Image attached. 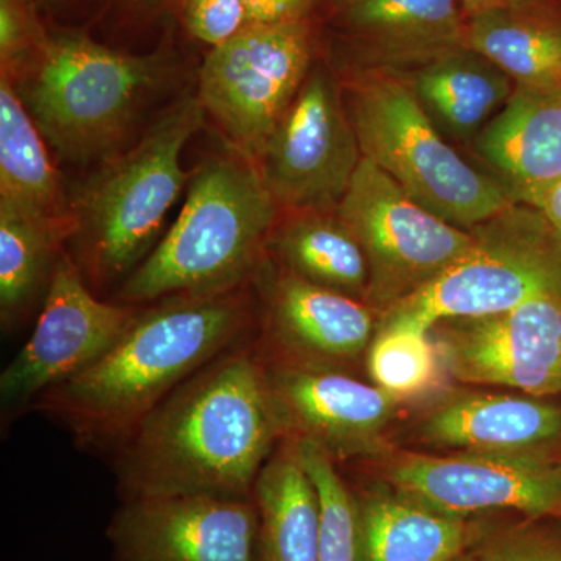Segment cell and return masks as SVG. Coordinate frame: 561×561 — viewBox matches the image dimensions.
<instances>
[{
  "label": "cell",
  "instance_id": "15",
  "mask_svg": "<svg viewBox=\"0 0 561 561\" xmlns=\"http://www.w3.org/2000/svg\"><path fill=\"white\" fill-rule=\"evenodd\" d=\"M253 500L147 497L121 502L106 537L114 561H253Z\"/></svg>",
  "mask_w": 561,
  "mask_h": 561
},
{
  "label": "cell",
  "instance_id": "23",
  "mask_svg": "<svg viewBox=\"0 0 561 561\" xmlns=\"http://www.w3.org/2000/svg\"><path fill=\"white\" fill-rule=\"evenodd\" d=\"M465 47L496 65L516 87L561 88V13L553 0L467 18Z\"/></svg>",
  "mask_w": 561,
  "mask_h": 561
},
{
  "label": "cell",
  "instance_id": "30",
  "mask_svg": "<svg viewBox=\"0 0 561 561\" xmlns=\"http://www.w3.org/2000/svg\"><path fill=\"white\" fill-rule=\"evenodd\" d=\"M49 27L36 0H0V76L16 80L39 54Z\"/></svg>",
  "mask_w": 561,
  "mask_h": 561
},
{
  "label": "cell",
  "instance_id": "34",
  "mask_svg": "<svg viewBox=\"0 0 561 561\" xmlns=\"http://www.w3.org/2000/svg\"><path fill=\"white\" fill-rule=\"evenodd\" d=\"M41 11L55 16H76L84 11L94 10L102 0H36Z\"/></svg>",
  "mask_w": 561,
  "mask_h": 561
},
{
  "label": "cell",
  "instance_id": "33",
  "mask_svg": "<svg viewBox=\"0 0 561 561\" xmlns=\"http://www.w3.org/2000/svg\"><path fill=\"white\" fill-rule=\"evenodd\" d=\"M526 205L540 210L553 227L561 232V180L527 198Z\"/></svg>",
  "mask_w": 561,
  "mask_h": 561
},
{
  "label": "cell",
  "instance_id": "18",
  "mask_svg": "<svg viewBox=\"0 0 561 561\" xmlns=\"http://www.w3.org/2000/svg\"><path fill=\"white\" fill-rule=\"evenodd\" d=\"M356 561H454L489 524L437 511L391 486L356 493Z\"/></svg>",
  "mask_w": 561,
  "mask_h": 561
},
{
  "label": "cell",
  "instance_id": "6",
  "mask_svg": "<svg viewBox=\"0 0 561 561\" xmlns=\"http://www.w3.org/2000/svg\"><path fill=\"white\" fill-rule=\"evenodd\" d=\"M346 98L362 157L435 216L470 231L516 203L493 173L461 157L393 70L357 73Z\"/></svg>",
  "mask_w": 561,
  "mask_h": 561
},
{
  "label": "cell",
  "instance_id": "5",
  "mask_svg": "<svg viewBox=\"0 0 561 561\" xmlns=\"http://www.w3.org/2000/svg\"><path fill=\"white\" fill-rule=\"evenodd\" d=\"M205 114L201 99H180L138 142L103 161L72 198L77 231L69 254L98 297L119 289L157 247L169 210L191 181L181 153L202 130Z\"/></svg>",
  "mask_w": 561,
  "mask_h": 561
},
{
  "label": "cell",
  "instance_id": "2",
  "mask_svg": "<svg viewBox=\"0 0 561 561\" xmlns=\"http://www.w3.org/2000/svg\"><path fill=\"white\" fill-rule=\"evenodd\" d=\"M253 289L249 283L140 306L101 359L44 391L25 412L57 421L81 449L113 453L181 383L256 335Z\"/></svg>",
  "mask_w": 561,
  "mask_h": 561
},
{
  "label": "cell",
  "instance_id": "32",
  "mask_svg": "<svg viewBox=\"0 0 561 561\" xmlns=\"http://www.w3.org/2000/svg\"><path fill=\"white\" fill-rule=\"evenodd\" d=\"M250 24L308 21L316 0H243Z\"/></svg>",
  "mask_w": 561,
  "mask_h": 561
},
{
  "label": "cell",
  "instance_id": "35",
  "mask_svg": "<svg viewBox=\"0 0 561 561\" xmlns=\"http://www.w3.org/2000/svg\"><path fill=\"white\" fill-rule=\"evenodd\" d=\"M531 2V0H460L461 10L465 16L485 13V11L504 9V7L519 5V3Z\"/></svg>",
  "mask_w": 561,
  "mask_h": 561
},
{
  "label": "cell",
  "instance_id": "37",
  "mask_svg": "<svg viewBox=\"0 0 561 561\" xmlns=\"http://www.w3.org/2000/svg\"><path fill=\"white\" fill-rule=\"evenodd\" d=\"M353 0H328V3L332 7V9L341 11L343 7L348 5Z\"/></svg>",
  "mask_w": 561,
  "mask_h": 561
},
{
  "label": "cell",
  "instance_id": "12",
  "mask_svg": "<svg viewBox=\"0 0 561 561\" xmlns=\"http://www.w3.org/2000/svg\"><path fill=\"white\" fill-rule=\"evenodd\" d=\"M430 332L457 381L561 394V290L496 316L440 321Z\"/></svg>",
  "mask_w": 561,
  "mask_h": 561
},
{
  "label": "cell",
  "instance_id": "11",
  "mask_svg": "<svg viewBox=\"0 0 561 561\" xmlns=\"http://www.w3.org/2000/svg\"><path fill=\"white\" fill-rule=\"evenodd\" d=\"M139 309L98 297L69 251H62L32 337L0 376L3 412H25L44 391L87 370L117 342Z\"/></svg>",
  "mask_w": 561,
  "mask_h": 561
},
{
  "label": "cell",
  "instance_id": "7",
  "mask_svg": "<svg viewBox=\"0 0 561 561\" xmlns=\"http://www.w3.org/2000/svg\"><path fill=\"white\" fill-rule=\"evenodd\" d=\"M470 231L467 253L383 312L376 331L430 332L440 321L496 316L561 290V232L534 206L513 203Z\"/></svg>",
  "mask_w": 561,
  "mask_h": 561
},
{
  "label": "cell",
  "instance_id": "8",
  "mask_svg": "<svg viewBox=\"0 0 561 561\" xmlns=\"http://www.w3.org/2000/svg\"><path fill=\"white\" fill-rule=\"evenodd\" d=\"M337 213L364 250L370 273L367 305L378 313L424 289L472 242L471 231L421 206L367 158Z\"/></svg>",
  "mask_w": 561,
  "mask_h": 561
},
{
  "label": "cell",
  "instance_id": "31",
  "mask_svg": "<svg viewBox=\"0 0 561 561\" xmlns=\"http://www.w3.org/2000/svg\"><path fill=\"white\" fill-rule=\"evenodd\" d=\"M183 24L209 49L234 38L250 25L243 0H183Z\"/></svg>",
  "mask_w": 561,
  "mask_h": 561
},
{
  "label": "cell",
  "instance_id": "38",
  "mask_svg": "<svg viewBox=\"0 0 561 561\" xmlns=\"http://www.w3.org/2000/svg\"><path fill=\"white\" fill-rule=\"evenodd\" d=\"M454 561H476L474 557H472V553L468 551L467 553H463V556H460L459 559H456Z\"/></svg>",
  "mask_w": 561,
  "mask_h": 561
},
{
  "label": "cell",
  "instance_id": "21",
  "mask_svg": "<svg viewBox=\"0 0 561 561\" xmlns=\"http://www.w3.org/2000/svg\"><path fill=\"white\" fill-rule=\"evenodd\" d=\"M44 140L13 81L0 76V206L66 245L77 217Z\"/></svg>",
  "mask_w": 561,
  "mask_h": 561
},
{
  "label": "cell",
  "instance_id": "17",
  "mask_svg": "<svg viewBox=\"0 0 561 561\" xmlns=\"http://www.w3.org/2000/svg\"><path fill=\"white\" fill-rule=\"evenodd\" d=\"M419 438L456 453L561 461V405L530 394H463L427 413Z\"/></svg>",
  "mask_w": 561,
  "mask_h": 561
},
{
  "label": "cell",
  "instance_id": "14",
  "mask_svg": "<svg viewBox=\"0 0 561 561\" xmlns=\"http://www.w3.org/2000/svg\"><path fill=\"white\" fill-rule=\"evenodd\" d=\"M261 351L286 437L311 442L335 461L381 454L397 398L343 368Z\"/></svg>",
  "mask_w": 561,
  "mask_h": 561
},
{
  "label": "cell",
  "instance_id": "4",
  "mask_svg": "<svg viewBox=\"0 0 561 561\" xmlns=\"http://www.w3.org/2000/svg\"><path fill=\"white\" fill-rule=\"evenodd\" d=\"M175 69L169 49L128 54L81 28L50 25L39 54L13 81L44 139L76 164L119 153L140 111Z\"/></svg>",
  "mask_w": 561,
  "mask_h": 561
},
{
  "label": "cell",
  "instance_id": "28",
  "mask_svg": "<svg viewBox=\"0 0 561 561\" xmlns=\"http://www.w3.org/2000/svg\"><path fill=\"white\" fill-rule=\"evenodd\" d=\"M297 440V438H295ZM302 463L319 491L320 561H356V496L342 478L337 461L320 446L297 440Z\"/></svg>",
  "mask_w": 561,
  "mask_h": 561
},
{
  "label": "cell",
  "instance_id": "22",
  "mask_svg": "<svg viewBox=\"0 0 561 561\" xmlns=\"http://www.w3.org/2000/svg\"><path fill=\"white\" fill-rule=\"evenodd\" d=\"M251 500L257 511L253 561H320L319 491L295 438L276 446L254 482Z\"/></svg>",
  "mask_w": 561,
  "mask_h": 561
},
{
  "label": "cell",
  "instance_id": "20",
  "mask_svg": "<svg viewBox=\"0 0 561 561\" xmlns=\"http://www.w3.org/2000/svg\"><path fill=\"white\" fill-rule=\"evenodd\" d=\"M341 14L371 69L421 68L465 47L460 0H353Z\"/></svg>",
  "mask_w": 561,
  "mask_h": 561
},
{
  "label": "cell",
  "instance_id": "3",
  "mask_svg": "<svg viewBox=\"0 0 561 561\" xmlns=\"http://www.w3.org/2000/svg\"><path fill=\"white\" fill-rule=\"evenodd\" d=\"M279 208L253 161L234 151L191 176L179 219L110 300L144 306L253 283Z\"/></svg>",
  "mask_w": 561,
  "mask_h": 561
},
{
  "label": "cell",
  "instance_id": "36",
  "mask_svg": "<svg viewBox=\"0 0 561 561\" xmlns=\"http://www.w3.org/2000/svg\"><path fill=\"white\" fill-rule=\"evenodd\" d=\"M130 2L139 7L140 10H158L165 5L169 0H130Z\"/></svg>",
  "mask_w": 561,
  "mask_h": 561
},
{
  "label": "cell",
  "instance_id": "16",
  "mask_svg": "<svg viewBox=\"0 0 561 561\" xmlns=\"http://www.w3.org/2000/svg\"><path fill=\"white\" fill-rule=\"evenodd\" d=\"M276 267V265H275ZM261 291L262 348L308 364L342 368L370 346L375 311L365 301L324 289L265 260Z\"/></svg>",
  "mask_w": 561,
  "mask_h": 561
},
{
  "label": "cell",
  "instance_id": "10",
  "mask_svg": "<svg viewBox=\"0 0 561 561\" xmlns=\"http://www.w3.org/2000/svg\"><path fill=\"white\" fill-rule=\"evenodd\" d=\"M362 158L341 84L312 66L254 164L279 210H335Z\"/></svg>",
  "mask_w": 561,
  "mask_h": 561
},
{
  "label": "cell",
  "instance_id": "19",
  "mask_svg": "<svg viewBox=\"0 0 561 561\" xmlns=\"http://www.w3.org/2000/svg\"><path fill=\"white\" fill-rule=\"evenodd\" d=\"M472 142L516 202L552 186L561 180V88L515 87Z\"/></svg>",
  "mask_w": 561,
  "mask_h": 561
},
{
  "label": "cell",
  "instance_id": "27",
  "mask_svg": "<svg viewBox=\"0 0 561 561\" xmlns=\"http://www.w3.org/2000/svg\"><path fill=\"white\" fill-rule=\"evenodd\" d=\"M443 359L430 332L378 330L368 350L373 382L398 401L437 386Z\"/></svg>",
  "mask_w": 561,
  "mask_h": 561
},
{
  "label": "cell",
  "instance_id": "24",
  "mask_svg": "<svg viewBox=\"0 0 561 561\" xmlns=\"http://www.w3.org/2000/svg\"><path fill=\"white\" fill-rule=\"evenodd\" d=\"M411 84L421 108L448 140H474L508 102L516 84L478 51L460 49L416 69Z\"/></svg>",
  "mask_w": 561,
  "mask_h": 561
},
{
  "label": "cell",
  "instance_id": "13",
  "mask_svg": "<svg viewBox=\"0 0 561 561\" xmlns=\"http://www.w3.org/2000/svg\"><path fill=\"white\" fill-rule=\"evenodd\" d=\"M383 479L405 496L456 515L515 511L561 518V461L496 454H401L387 465Z\"/></svg>",
  "mask_w": 561,
  "mask_h": 561
},
{
  "label": "cell",
  "instance_id": "9",
  "mask_svg": "<svg viewBox=\"0 0 561 561\" xmlns=\"http://www.w3.org/2000/svg\"><path fill=\"white\" fill-rule=\"evenodd\" d=\"M308 21L250 24L209 49L198 76L203 110L232 151L256 162L312 68Z\"/></svg>",
  "mask_w": 561,
  "mask_h": 561
},
{
  "label": "cell",
  "instance_id": "26",
  "mask_svg": "<svg viewBox=\"0 0 561 561\" xmlns=\"http://www.w3.org/2000/svg\"><path fill=\"white\" fill-rule=\"evenodd\" d=\"M65 243L0 206V313L3 327L31 309L65 251Z\"/></svg>",
  "mask_w": 561,
  "mask_h": 561
},
{
  "label": "cell",
  "instance_id": "29",
  "mask_svg": "<svg viewBox=\"0 0 561 561\" xmlns=\"http://www.w3.org/2000/svg\"><path fill=\"white\" fill-rule=\"evenodd\" d=\"M470 552L476 561H561V518L524 515L511 526H486Z\"/></svg>",
  "mask_w": 561,
  "mask_h": 561
},
{
  "label": "cell",
  "instance_id": "1",
  "mask_svg": "<svg viewBox=\"0 0 561 561\" xmlns=\"http://www.w3.org/2000/svg\"><path fill=\"white\" fill-rule=\"evenodd\" d=\"M286 438L257 335L203 367L111 453L121 502L147 497L251 500Z\"/></svg>",
  "mask_w": 561,
  "mask_h": 561
},
{
  "label": "cell",
  "instance_id": "25",
  "mask_svg": "<svg viewBox=\"0 0 561 561\" xmlns=\"http://www.w3.org/2000/svg\"><path fill=\"white\" fill-rule=\"evenodd\" d=\"M267 257L298 278L367 302V260L337 209L287 213L268 236Z\"/></svg>",
  "mask_w": 561,
  "mask_h": 561
}]
</instances>
